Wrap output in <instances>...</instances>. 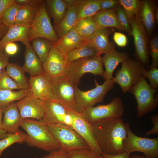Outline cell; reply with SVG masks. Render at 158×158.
Returning a JSON list of instances; mask_svg holds the SVG:
<instances>
[{"label": "cell", "instance_id": "obj_1", "mask_svg": "<svg viewBox=\"0 0 158 158\" xmlns=\"http://www.w3.org/2000/svg\"><path fill=\"white\" fill-rule=\"evenodd\" d=\"M90 124L96 141L103 153L116 154L124 152L123 143L127 131L121 118L104 119Z\"/></svg>", "mask_w": 158, "mask_h": 158}, {"label": "cell", "instance_id": "obj_2", "mask_svg": "<svg viewBox=\"0 0 158 158\" xmlns=\"http://www.w3.org/2000/svg\"><path fill=\"white\" fill-rule=\"evenodd\" d=\"M20 127L26 133L25 143L29 146L49 152L59 149L47 126L41 121L24 119Z\"/></svg>", "mask_w": 158, "mask_h": 158}, {"label": "cell", "instance_id": "obj_3", "mask_svg": "<svg viewBox=\"0 0 158 158\" xmlns=\"http://www.w3.org/2000/svg\"><path fill=\"white\" fill-rule=\"evenodd\" d=\"M47 126L59 149L67 152L78 150L90 149L84 139L71 127L63 124Z\"/></svg>", "mask_w": 158, "mask_h": 158}, {"label": "cell", "instance_id": "obj_4", "mask_svg": "<svg viewBox=\"0 0 158 158\" xmlns=\"http://www.w3.org/2000/svg\"><path fill=\"white\" fill-rule=\"evenodd\" d=\"M104 71L100 55L77 60L68 64L65 76L75 86H78L85 73H90L103 77Z\"/></svg>", "mask_w": 158, "mask_h": 158}, {"label": "cell", "instance_id": "obj_5", "mask_svg": "<svg viewBox=\"0 0 158 158\" xmlns=\"http://www.w3.org/2000/svg\"><path fill=\"white\" fill-rule=\"evenodd\" d=\"M143 76L129 92L134 95L137 102V116L140 118L154 111L158 105L157 90L152 89Z\"/></svg>", "mask_w": 158, "mask_h": 158}, {"label": "cell", "instance_id": "obj_6", "mask_svg": "<svg viewBox=\"0 0 158 158\" xmlns=\"http://www.w3.org/2000/svg\"><path fill=\"white\" fill-rule=\"evenodd\" d=\"M95 87L86 91L81 90L78 86H75L74 109L77 111L81 113L87 108L103 102L106 94L114 87L112 80H105L100 85L95 79Z\"/></svg>", "mask_w": 158, "mask_h": 158}, {"label": "cell", "instance_id": "obj_7", "mask_svg": "<svg viewBox=\"0 0 158 158\" xmlns=\"http://www.w3.org/2000/svg\"><path fill=\"white\" fill-rule=\"evenodd\" d=\"M122 63L121 68L116 71L112 80L118 84L122 91L126 93L144 75L147 70L139 62L129 57Z\"/></svg>", "mask_w": 158, "mask_h": 158}, {"label": "cell", "instance_id": "obj_8", "mask_svg": "<svg viewBox=\"0 0 158 158\" xmlns=\"http://www.w3.org/2000/svg\"><path fill=\"white\" fill-rule=\"evenodd\" d=\"M127 136L123 143L124 152L131 153H143L146 158H158V138H150L139 137L131 130L130 124L125 123Z\"/></svg>", "mask_w": 158, "mask_h": 158}, {"label": "cell", "instance_id": "obj_9", "mask_svg": "<svg viewBox=\"0 0 158 158\" xmlns=\"http://www.w3.org/2000/svg\"><path fill=\"white\" fill-rule=\"evenodd\" d=\"M38 38L47 39L53 43L59 39L47 12L45 0H43L38 6L29 32L30 42L34 39Z\"/></svg>", "mask_w": 158, "mask_h": 158}, {"label": "cell", "instance_id": "obj_10", "mask_svg": "<svg viewBox=\"0 0 158 158\" xmlns=\"http://www.w3.org/2000/svg\"><path fill=\"white\" fill-rule=\"evenodd\" d=\"M131 35L134 38L136 61L145 67L149 63V38L139 17L135 16L130 23Z\"/></svg>", "mask_w": 158, "mask_h": 158}, {"label": "cell", "instance_id": "obj_11", "mask_svg": "<svg viewBox=\"0 0 158 158\" xmlns=\"http://www.w3.org/2000/svg\"><path fill=\"white\" fill-rule=\"evenodd\" d=\"M124 112L122 100L117 97L109 104L87 108L81 113L90 123L104 119L121 118Z\"/></svg>", "mask_w": 158, "mask_h": 158}, {"label": "cell", "instance_id": "obj_12", "mask_svg": "<svg viewBox=\"0 0 158 158\" xmlns=\"http://www.w3.org/2000/svg\"><path fill=\"white\" fill-rule=\"evenodd\" d=\"M44 101V113L42 122L47 126L63 124L73 128L72 117L65 107L53 99Z\"/></svg>", "mask_w": 158, "mask_h": 158}, {"label": "cell", "instance_id": "obj_13", "mask_svg": "<svg viewBox=\"0 0 158 158\" xmlns=\"http://www.w3.org/2000/svg\"><path fill=\"white\" fill-rule=\"evenodd\" d=\"M53 99L65 107L75 109V85L65 76L52 80Z\"/></svg>", "mask_w": 158, "mask_h": 158}, {"label": "cell", "instance_id": "obj_14", "mask_svg": "<svg viewBox=\"0 0 158 158\" xmlns=\"http://www.w3.org/2000/svg\"><path fill=\"white\" fill-rule=\"evenodd\" d=\"M65 107L72 117L73 128L84 139L91 150L102 154L103 153L95 139L91 125L82 114L73 109Z\"/></svg>", "mask_w": 158, "mask_h": 158}, {"label": "cell", "instance_id": "obj_15", "mask_svg": "<svg viewBox=\"0 0 158 158\" xmlns=\"http://www.w3.org/2000/svg\"><path fill=\"white\" fill-rule=\"evenodd\" d=\"M16 103L23 119L32 118L41 121L44 113L43 101L30 94Z\"/></svg>", "mask_w": 158, "mask_h": 158}, {"label": "cell", "instance_id": "obj_16", "mask_svg": "<svg viewBox=\"0 0 158 158\" xmlns=\"http://www.w3.org/2000/svg\"><path fill=\"white\" fill-rule=\"evenodd\" d=\"M67 65L64 56L52 45L46 60L42 63L44 72L52 80L65 75Z\"/></svg>", "mask_w": 158, "mask_h": 158}, {"label": "cell", "instance_id": "obj_17", "mask_svg": "<svg viewBox=\"0 0 158 158\" xmlns=\"http://www.w3.org/2000/svg\"><path fill=\"white\" fill-rule=\"evenodd\" d=\"M28 82L31 95L43 101L53 99L52 80L44 72L30 76Z\"/></svg>", "mask_w": 158, "mask_h": 158}, {"label": "cell", "instance_id": "obj_18", "mask_svg": "<svg viewBox=\"0 0 158 158\" xmlns=\"http://www.w3.org/2000/svg\"><path fill=\"white\" fill-rule=\"evenodd\" d=\"M31 24H15L8 28L0 41V49H4L7 44L20 41L25 46L30 45L29 32Z\"/></svg>", "mask_w": 158, "mask_h": 158}, {"label": "cell", "instance_id": "obj_19", "mask_svg": "<svg viewBox=\"0 0 158 158\" xmlns=\"http://www.w3.org/2000/svg\"><path fill=\"white\" fill-rule=\"evenodd\" d=\"M114 28H97L94 34L87 40L101 55L115 49L113 43L109 40V35L114 32Z\"/></svg>", "mask_w": 158, "mask_h": 158}, {"label": "cell", "instance_id": "obj_20", "mask_svg": "<svg viewBox=\"0 0 158 158\" xmlns=\"http://www.w3.org/2000/svg\"><path fill=\"white\" fill-rule=\"evenodd\" d=\"M3 110L4 116L1 129L9 134L20 132L19 128L21 126L23 119L16 103L11 102Z\"/></svg>", "mask_w": 158, "mask_h": 158}, {"label": "cell", "instance_id": "obj_21", "mask_svg": "<svg viewBox=\"0 0 158 158\" xmlns=\"http://www.w3.org/2000/svg\"><path fill=\"white\" fill-rule=\"evenodd\" d=\"M87 41L79 34L74 27L65 35L53 43L52 46L65 57L68 52L84 44Z\"/></svg>", "mask_w": 158, "mask_h": 158}, {"label": "cell", "instance_id": "obj_22", "mask_svg": "<svg viewBox=\"0 0 158 158\" xmlns=\"http://www.w3.org/2000/svg\"><path fill=\"white\" fill-rule=\"evenodd\" d=\"M157 7L156 1L155 0L142 1L139 17L149 39L152 36L155 28L156 22L155 11Z\"/></svg>", "mask_w": 158, "mask_h": 158}, {"label": "cell", "instance_id": "obj_23", "mask_svg": "<svg viewBox=\"0 0 158 158\" xmlns=\"http://www.w3.org/2000/svg\"><path fill=\"white\" fill-rule=\"evenodd\" d=\"M129 54L125 52L117 51L115 49L104 54L102 61L105 68L103 78L105 80H112L114 70L120 63L129 58Z\"/></svg>", "mask_w": 158, "mask_h": 158}, {"label": "cell", "instance_id": "obj_24", "mask_svg": "<svg viewBox=\"0 0 158 158\" xmlns=\"http://www.w3.org/2000/svg\"><path fill=\"white\" fill-rule=\"evenodd\" d=\"M115 8L100 10L92 17L98 28H111L125 31L118 20Z\"/></svg>", "mask_w": 158, "mask_h": 158}, {"label": "cell", "instance_id": "obj_25", "mask_svg": "<svg viewBox=\"0 0 158 158\" xmlns=\"http://www.w3.org/2000/svg\"><path fill=\"white\" fill-rule=\"evenodd\" d=\"M24 63L22 68L30 76L43 73L42 63L32 48L31 45L25 46L24 53Z\"/></svg>", "mask_w": 158, "mask_h": 158}, {"label": "cell", "instance_id": "obj_26", "mask_svg": "<svg viewBox=\"0 0 158 158\" xmlns=\"http://www.w3.org/2000/svg\"><path fill=\"white\" fill-rule=\"evenodd\" d=\"M102 1V0H78L75 6L76 23L84 18L92 17L100 10V5Z\"/></svg>", "mask_w": 158, "mask_h": 158}, {"label": "cell", "instance_id": "obj_27", "mask_svg": "<svg viewBox=\"0 0 158 158\" xmlns=\"http://www.w3.org/2000/svg\"><path fill=\"white\" fill-rule=\"evenodd\" d=\"M76 22L75 6L68 8L61 20L54 26V30L59 38L63 37L69 32L74 27Z\"/></svg>", "mask_w": 158, "mask_h": 158}, {"label": "cell", "instance_id": "obj_28", "mask_svg": "<svg viewBox=\"0 0 158 158\" xmlns=\"http://www.w3.org/2000/svg\"><path fill=\"white\" fill-rule=\"evenodd\" d=\"M97 55H100L95 49L87 41L84 44L68 52L65 58L66 63L69 64L79 59Z\"/></svg>", "mask_w": 158, "mask_h": 158}, {"label": "cell", "instance_id": "obj_29", "mask_svg": "<svg viewBox=\"0 0 158 158\" xmlns=\"http://www.w3.org/2000/svg\"><path fill=\"white\" fill-rule=\"evenodd\" d=\"M6 70L7 75L18 85L20 90L29 89L28 80L22 67L18 64L8 63Z\"/></svg>", "mask_w": 158, "mask_h": 158}, {"label": "cell", "instance_id": "obj_30", "mask_svg": "<svg viewBox=\"0 0 158 158\" xmlns=\"http://www.w3.org/2000/svg\"><path fill=\"white\" fill-rule=\"evenodd\" d=\"M48 13L54 20V26L61 20L67 9L63 0H45Z\"/></svg>", "mask_w": 158, "mask_h": 158}, {"label": "cell", "instance_id": "obj_31", "mask_svg": "<svg viewBox=\"0 0 158 158\" xmlns=\"http://www.w3.org/2000/svg\"><path fill=\"white\" fill-rule=\"evenodd\" d=\"M30 94L29 88L18 91L0 90V108L3 109L11 102L18 101Z\"/></svg>", "mask_w": 158, "mask_h": 158}, {"label": "cell", "instance_id": "obj_32", "mask_svg": "<svg viewBox=\"0 0 158 158\" xmlns=\"http://www.w3.org/2000/svg\"><path fill=\"white\" fill-rule=\"evenodd\" d=\"M31 47L39 59L43 63L46 60L53 42L49 40L38 38L31 42Z\"/></svg>", "mask_w": 158, "mask_h": 158}, {"label": "cell", "instance_id": "obj_33", "mask_svg": "<svg viewBox=\"0 0 158 158\" xmlns=\"http://www.w3.org/2000/svg\"><path fill=\"white\" fill-rule=\"evenodd\" d=\"M74 27L79 34L87 40L98 28L92 17L80 20L76 23Z\"/></svg>", "mask_w": 158, "mask_h": 158}, {"label": "cell", "instance_id": "obj_34", "mask_svg": "<svg viewBox=\"0 0 158 158\" xmlns=\"http://www.w3.org/2000/svg\"><path fill=\"white\" fill-rule=\"evenodd\" d=\"M38 6L23 5L18 11L15 24H31Z\"/></svg>", "mask_w": 158, "mask_h": 158}, {"label": "cell", "instance_id": "obj_35", "mask_svg": "<svg viewBox=\"0 0 158 158\" xmlns=\"http://www.w3.org/2000/svg\"><path fill=\"white\" fill-rule=\"evenodd\" d=\"M118 3L124 9L129 23L135 17H139L142 1L119 0Z\"/></svg>", "mask_w": 158, "mask_h": 158}, {"label": "cell", "instance_id": "obj_36", "mask_svg": "<svg viewBox=\"0 0 158 158\" xmlns=\"http://www.w3.org/2000/svg\"><path fill=\"white\" fill-rule=\"evenodd\" d=\"M27 135L21 131L15 133H8L4 138L0 140V157L4 151L15 143H25Z\"/></svg>", "mask_w": 158, "mask_h": 158}, {"label": "cell", "instance_id": "obj_37", "mask_svg": "<svg viewBox=\"0 0 158 158\" xmlns=\"http://www.w3.org/2000/svg\"><path fill=\"white\" fill-rule=\"evenodd\" d=\"M21 6L14 2L6 11L0 23L8 28L15 24L17 12Z\"/></svg>", "mask_w": 158, "mask_h": 158}, {"label": "cell", "instance_id": "obj_38", "mask_svg": "<svg viewBox=\"0 0 158 158\" xmlns=\"http://www.w3.org/2000/svg\"><path fill=\"white\" fill-rule=\"evenodd\" d=\"M68 153L70 158H104L101 154L90 149L76 150Z\"/></svg>", "mask_w": 158, "mask_h": 158}, {"label": "cell", "instance_id": "obj_39", "mask_svg": "<svg viewBox=\"0 0 158 158\" xmlns=\"http://www.w3.org/2000/svg\"><path fill=\"white\" fill-rule=\"evenodd\" d=\"M149 54L152 58V63L150 67H158V36L154 34L149 41Z\"/></svg>", "mask_w": 158, "mask_h": 158}, {"label": "cell", "instance_id": "obj_40", "mask_svg": "<svg viewBox=\"0 0 158 158\" xmlns=\"http://www.w3.org/2000/svg\"><path fill=\"white\" fill-rule=\"evenodd\" d=\"M20 90L15 82L7 74L6 69L0 75V90Z\"/></svg>", "mask_w": 158, "mask_h": 158}, {"label": "cell", "instance_id": "obj_41", "mask_svg": "<svg viewBox=\"0 0 158 158\" xmlns=\"http://www.w3.org/2000/svg\"><path fill=\"white\" fill-rule=\"evenodd\" d=\"M118 19L128 35L131 36V28L127 16L122 6L119 4L115 8Z\"/></svg>", "mask_w": 158, "mask_h": 158}, {"label": "cell", "instance_id": "obj_42", "mask_svg": "<svg viewBox=\"0 0 158 158\" xmlns=\"http://www.w3.org/2000/svg\"><path fill=\"white\" fill-rule=\"evenodd\" d=\"M150 69L146 71L144 76L148 79L149 85L151 88L157 90L158 88V69L154 66L150 67Z\"/></svg>", "mask_w": 158, "mask_h": 158}, {"label": "cell", "instance_id": "obj_43", "mask_svg": "<svg viewBox=\"0 0 158 158\" xmlns=\"http://www.w3.org/2000/svg\"><path fill=\"white\" fill-rule=\"evenodd\" d=\"M113 39L115 43L119 47H124L127 44L128 40L127 37L121 32H114Z\"/></svg>", "mask_w": 158, "mask_h": 158}, {"label": "cell", "instance_id": "obj_44", "mask_svg": "<svg viewBox=\"0 0 158 158\" xmlns=\"http://www.w3.org/2000/svg\"><path fill=\"white\" fill-rule=\"evenodd\" d=\"M42 158H70L68 152L58 149L49 152L43 156Z\"/></svg>", "mask_w": 158, "mask_h": 158}, {"label": "cell", "instance_id": "obj_45", "mask_svg": "<svg viewBox=\"0 0 158 158\" xmlns=\"http://www.w3.org/2000/svg\"><path fill=\"white\" fill-rule=\"evenodd\" d=\"M118 0H102L100 10L115 9L118 4Z\"/></svg>", "mask_w": 158, "mask_h": 158}, {"label": "cell", "instance_id": "obj_46", "mask_svg": "<svg viewBox=\"0 0 158 158\" xmlns=\"http://www.w3.org/2000/svg\"><path fill=\"white\" fill-rule=\"evenodd\" d=\"M4 51L8 55L10 56L16 54L18 50V45L14 42L8 43L4 48Z\"/></svg>", "mask_w": 158, "mask_h": 158}, {"label": "cell", "instance_id": "obj_47", "mask_svg": "<svg viewBox=\"0 0 158 158\" xmlns=\"http://www.w3.org/2000/svg\"><path fill=\"white\" fill-rule=\"evenodd\" d=\"M150 119L153 125L152 128L146 132L145 134L147 135L158 134V115L154 114L150 117Z\"/></svg>", "mask_w": 158, "mask_h": 158}, {"label": "cell", "instance_id": "obj_48", "mask_svg": "<svg viewBox=\"0 0 158 158\" xmlns=\"http://www.w3.org/2000/svg\"><path fill=\"white\" fill-rule=\"evenodd\" d=\"M9 57L4 52L3 49H0V75L2 71L6 69L9 62Z\"/></svg>", "mask_w": 158, "mask_h": 158}, {"label": "cell", "instance_id": "obj_49", "mask_svg": "<svg viewBox=\"0 0 158 158\" xmlns=\"http://www.w3.org/2000/svg\"><path fill=\"white\" fill-rule=\"evenodd\" d=\"M14 2V0H0V21L6 10Z\"/></svg>", "mask_w": 158, "mask_h": 158}, {"label": "cell", "instance_id": "obj_50", "mask_svg": "<svg viewBox=\"0 0 158 158\" xmlns=\"http://www.w3.org/2000/svg\"><path fill=\"white\" fill-rule=\"evenodd\" d=\"M42 0H14L15 3L21 6L29 5L38 6L43 1Z\"/></svg>", "mask_w": 158, "mask_h": 158}, {"label": "cell", "instance_id": "obj_51", "mask_svg": "<svg viewBox=\"0 0 158 158\" xmlns=\"http://www.w3.org/2000/svg\"><path fill=\"white\" fill-rule=\"evenodd\" d=\"M130 153L126 152L116 154H111L103 153L102 154L104 158H129Z\"/></svg>", "mask_w": 158, "mask_h": 158}, {"label": "cell", "instance_id": "obj_52", "mask_svg": "<svg viewBox=\"0 0 158 158\" xmlns=\"http://www.w3.org/2000/svg\"><path fill=\"white\" fill-rule=\"evenodd\" d=\"M8 29V28L0 23V41L7 31Z\"/></svg>", "mask_w": 158, "mask_h": 158}, {"label": "cell", "instance_id": "obj_53", "mask_svg": "<svg viewBox=\"0 0 158 158\" xmlns=\"http://www.w3.org/2000/svg\"><path fill=\"white\" fill-rule=\"evenodd\" d=\"M66 4L67 8H68L73 6H75L78 0H63Z\"/></svg>", "mask_w": 158, "mask_h": 158}, {"label": "cell", "instance_id": "obj_54", "mask_svg": "<svg viewBox=\"0 0 158 158\" xmlns=\"http://www.w3.org/2000/svg\"><path fill=\"white\" fill-rule=\"evenodd\" d=\"M7 134L8 133L4 130L0 129V140L6 137Z\"/></svg>", "mask_w": 158, "mask_h": 158}, {"label": "cell", "instance_id": "obj_55", "mask_svg": "<svg viewBox=\"0 0 158 158\" xmlns=\"http://www.w3.org/2000/svg\"><path fill=\"white\" fill-rule=\"evenodd\" d=\"M3 110L0 108V129H1L3 119Z\"/></svg>", "mask_w": 158, "mask_h": 158}, {"label": "cell", "instance_id": "obj_56", "mask_svg": "<svg viewBox=\"0 0 158 158\" xmlns=\"http://www.w3.org/2000/svg\"><path fill=\"white\" fill-rule=\"evenodd\" d=\"M129 158H146L144 156L138 155L134 154L131 156Z\"/></svg>", "mask_w": 158, "mask_h": 158}, {"label": "cell", "instance_id": "obj_57", "mask_svg": "<svg viewBox=\"0 0 158 158\" xmlns=\"http://www.w3.org/2000/svg\"><path fill=\"white\" fill-rule=\"evenodd\" d=\"M155 16L156 22L158 23V10L157 6L156 8L155 11Z\"/></svg>", "mask_w": 158, "mask_h": 158}, {"label": "cell", "instance_id": "obj_58", "mask_svg": "<svg viewBox=\"0 0 158 158\" xmlns=\"http://www.w3.org/2000/svg\"><path fill=\"white\" fill-rule=\"evenodd\" d=\"M34 158H39L38 157H35Z\"/></svg>", "mask_w": 158, "mask_h": 158}]
</instances>
